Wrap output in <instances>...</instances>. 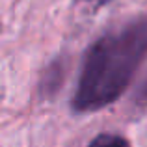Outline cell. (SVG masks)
<instances>
[{
    "label": "cell",
    "mask_w": 147,
    "mask_h": 147,
    "mask_svg": "<svg viewBox=\"0 0 147 147\" xmlns=\"http://www.w3.org/2000/svg\"><path fill=\"white\" fill-rule=\"evenodd\" d=\"M88 147H129V142L117 134H99Z\"/></svg>",
    "instance_id": "2"
},
{
    "label": "cell",
    "mask_w": 147,
    "mask_h": 147,
    "mask_svg": "<svg viewBox=\"0 0 147 147\" xmlns=\"http://www.w3.org/2000/svg\"><path fill=\"white\" fill-rule=\"evenodd\" d=\"M145 58L147 15L134 17L100 36L86 52L73 108L86 114L117 100Z\"/></svg>",
    "instance_id": "1"
}]
</instances>
